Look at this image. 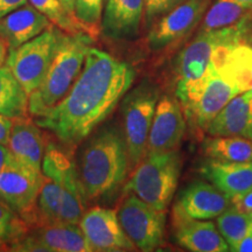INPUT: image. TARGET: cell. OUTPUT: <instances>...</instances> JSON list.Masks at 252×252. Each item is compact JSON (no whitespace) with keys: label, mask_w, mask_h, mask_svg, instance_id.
Returning <instances> with one entry per match:
<instances>
[{"label":"cell","mask_w":252,"mask_h":252,"mask_svg":"<svg viewBox=\"0 0 252 252\" xmlns=\"http://www.w3.org/2000/svg\"><path fill=\"white\" fill-rule=\"evenodd\" d=\"M12 126H13V119L0 115V144H8Z\"/></svg>","instance_id":"cell-32"},{"label":"cell","mask_w":252,"mask_h":252,"mask_svg":"<svg viewBox=\"0 0 252 252\" xmlns=\"http://www.w3.org/2000/svg\"><path fill=\"white\" fill-rule=\"evenodd\" d=\"M235 1H237L238 4L245 6V7L252 8V0H235Z\"/></svg>","instance_id":"cell-38"},{"label":"cell","mask_w":252,"mask_h":252,"mask_svg":"<svg viewBox=\"0 0 252 252\" xmlns=\"http://www.w3.org/2000/svg\"><path fill=\"white\" fill-rule=\"evenodd\" d=\"M209 4L210 0H187L162 15L149 32V48L160 52L187 36L202 20Z\"/></svg>","instance_id":"cell-11"},{"label":"cell","mask_w":252,"mask_h":252,"mask_svg":"<svg viewBox=\"0 0 252 252\" xmlns=\"http://www.w3.org/2000/svg\"><path fill=\"white\" fill-rule=\"evenodd\" d=\"M7 54H8L7 43L0 37V67H2V65L5 64L6 59H7Z\"/></svg>","instance_id":"cell-36"},{"label":"cell","mask_w":252,"mask_h":252,"mask_svg":"<svg viewBox=\"0 0 252 252\" xmlns=\"http://www.w3.org/2000/svg\"><path fill=\"white\" fill-rule=\"evenodd\" d=\"M25 4H27V0H0V18Z\"/></svg>","instance_id":"cell-35"},{"label":"cell","mask_w":252,"mask_h":252,"mask_svg":"<svg viewBox=\"0 0 252 252\" xmlns=\"http://www.w3.org/2000/svg\"><path fill=\"white\" fill-rule=\"evenodd\" d=\"M63 7L67 9V12L71 17H74V7H75V0H60ZM75 18V17H74Z\"/></svg>","instance_id":"cell-37"},{"label":"cell","mask_w":252,"mask_h":252,"mask_svg":"<svg viewBox=\"0 0 252 252\" xmlns=\"http://www.w3.org/2000/svg\"><path fill=\"white\" fill-rule=\"evenodd\" d=\"M12 251L46 252H91L93 248L87 241L80 225L69 222H54L37 225L31 235L14 242Z\"/></svg>","instance_id":"cell-12"},{"label":"cell","mask_w":252,"mask_h":252,"mask_svg":"<svg viewBox=\"0 0 252 252\" xmlns=\"http://www.w3.org/2000/svg\"><path fill=\"white\" fill-rule=\"evenodd\" d=\"M130 169L124 135L108 126L88 141L80 157V172L88 200L111 196L124 184Z\"/></svg>","instance_id":"cell-2"},{"label":"cell","mask_w":252,"mask_h":252,"mask_svg":"<svg viewBox=\"0 0 252 252\" xmlns=\"http://www.w3.org/2000/svg\"><path fill=\"white\" fill-rule=\"evenodd\" d=\"M41 172L59 186L61 195V220L78 224L87 212L88 196L78 167L55 144H48L43 154Z\"/></svg>","instance_id":"cell-8"},{"label":"cell","mask_w":252,"mask_h":252,"mask_svg":"<svg viewBox=\"0 0 252 252\" xmlns=\"http://www.w3.org/2000/svg\"><path fill=\"white\" fill-rule=\"evenodd\" d=\"M182 168L178 150L146 154L134 167L125 191L134 194L160 212H167L174 197Z\"/></svg>","instance_id":"cell-5"},{"label":"cell","mask_w":252,"mask_h":252,"mask_svg":"<svg viewBox=\"0 0 252 252\" xmlns=\"http://www.w3.org/2000/svg\"><path fill=\"white\" fill-rule=\"evenodd\" d=\"M26 232V220L19 219L18 214L0 200V249L11 247L14 242L23 238Z\"/></svg>","instance_id":"cell-30"},{"label":"cell","mask_w":252,"mask_h":252,"mask_svg":"<svg viewBox=\"0 0 252 252\" xmlns=\"http://www.w3.org/2000/svg\"><path fill=\"white\" fill-rule=\"evenodd\" d=\"M231 206L226 195L209 182L198 181L182 191L174 207V215L195 220L216 219Z\"/></svg>","instance_id":"cell-15"},{"label":"cell","mask_w":252,"mask_h":252,"mask_svg":"<svg viewBox=\"0 0 252 252\" xmlns=\"http://www.w3.org/2000/svg\"><path fill=\"white\" fill-rule=\"evenodd\" d=\"M159 97V88L146 80L128 90L123 97V135L127 149L130 169L134 168L146 156L149 134Z\"/></svg>","instance_id":"cell-6"},{"label":"cell","mask_w":252,"mask_h":252,"mask_svg":"<svg viewBox=\"0 0 252 252\" xmlns=\"http://www.w3.org/2000/svg\"><path fill=\"white\" fill-rule=\"evenodd\" d=\"M43 181L42 172L34 171L17 160L0 173V200L30 222Z\"/></svg>","instance_id":"cell-10"},{"label":"cell","mask_w":252,"mask_h":252,"mask_svg":"<svg viewBox=\"0 0 252 252\" xmlns=\"http://www.w3.org/2000/svg\"><path fill=\"white\" fill-rule=\"evenodd\" d=\"M249 215H250V217H251V219H252V213H250V214H249Z\"/></svg>","instance_id":"cell-39"},{"label":"cell","mask_w":252,"mask_h":252,"mask_svg":"<svg viewBox=\"0 0 252 252\" xmlns=\"http://www.w3.org/2000/svg\"><path fill=\"white\" fill-rule=\"evenodd\" d=\"M216 219L217 229L228 244L229 251H232L245 235L252 219L249 214L241 212L234 206L229 207Z\"/></svg>","instance_id":"cell-27"},{"label":"cell","mask_w":252,"mask_h":252,"mask_svg":"<svg viewBox=\"0 0 252 252\" xmlns=\"http://www.w3.org/2000/svg\"><path fill=\"white\" fill-rule=\"evenodd\" d=\"M61 220V195L59 186L52 179L45 176L39 197H37L35 209L30 222L37 225L49 224V223Z\"/></svg>","instance_id":"cell-26"},{"label":"cell","mask_w":252,"mask_h":252,"mask_svg":"<svg viewBox=\"0 0 252 252\" xmlns=\"http://www.w3.org/2000/svg\"><path fill=\"white\" fill-rule=\"evenodd\" d=\"M187 0H144L145 20L147 26L153 25L158 18L162 17L176 6L181 5Z\"/></svg>","instance_id":"cell-31"},{"label":"cell","mask_w":252,"mask_h":252,"mask_svg":"<svg viewBox=\"0 0 252 252\" xmlns=\"http://www.w3.org/2000/svg\"><path fill=\"white\" fill-rule=\"evenodd\" d=\"M213 137H242L252 140V91L234 97L208 125Z\"/></svg>","instance_id":"cell-19"},{"label":"cell","mask_w":252,"mask_h":252,"mask_svg":"<svg viewBox=\"0 0 252 252\" xmlns=\"http://www.w3.org/2000/svg\"><path fill=\"white\" fill-rule=\"evenodd\" d=\"M104 0H75L74 17L88 35L94 37L100 31Z\"/></svg>","instance_id":"cell-29"},{"label":"cell","mask_w":252,"mask_h":252,"mask_svg":"<svg viewBox=\"0 0 252 252\" xmlns=\"http://www.w3.org/2000/svg\"><path fill=\"white\" fill-rule=\"evenodd\" d=\"M208 159L226 162H252V140L242 137H210L202 144Z\"/></svg>","instance_id":"cell-23"},{"label":"cell","mask_w":252,"mask_h":252,"mask_svg":"<svg viewBox=\"0 0 252 252\" xmlns=\"http://www.w3.org/2000/svg\"><path fill=\"white\" fill-rule=\"evenodd\" d=\"M247 27L243 20L220 30L203 32L175 60V97L188 118L200 98L209 76L210 62L217 47L225 42H244Z\"/></svg>","instance_id":"cell-3"},{"label":"cell","mask_w":252,"mask_h":252,"mask_svg":"<svg viewBox=\"0 0 252 252\" xmlns=\"http://www.w3.org/2000/svg\"><path fill=\"white\" fill-rule=\"evenodd\" d=\"M187 123L176 97L163 96L157 104L151 126L146 154L178 150L184 139Z\"/></svg>","instance_id":"cell-14"},{"label":"cell","mask_w":252,"mask_h":252,"mask_svg":"<svg viewBox=\"0 0 252 252\" xmlns=\"http://www.w3.org/2000/svg\"><path fill=\"white\" fill-rule=\"evenodd\" d=\"M200 172L230 200L252 190V162H226L209 159L202 163Z\"/></svg>","instance_id":"cell-20"},{"label":"cell","mask_w":252,"mask_h":252,"mask_svg":"<svg viewBox=\"0 0 252 252\" xmlns=\"http://www.w3.org/2000/svg\"><path fill=\"white\" fill-rule=\"evenodd\" d=\"M175 241L191 252H225L229 247L217 226L207 220L174 215Z\"/></svg>","instance_id":"cell-17"},{"label":"cell","mask_w":252,"mask_h":252,"mask_svg":"<svg viewBox=\"0 0 252 252\" xmlns=\"http://www.w3.org/2000/svg\"><path fill=\"white\" fill-rule=\"evenodd\" d=\"M30 2L64 33L70 35L84 33L76 19L68 13L60 0H30Z\"/></svg>","instance_id":"cell-28"},{"label":"cell","mask_w":252,"mask_h":252,"mask_svg":"<svg viewBox=\"0 0 252 252\" xmlns=\"http://www.w3.org/2000/svg\"><path fill=\"white\" fill-rule=\"evenodd\" d=\"M251 9L238 4L235 0H217L207 11L198 33L220 30L236 25Z\"/></svg>","instance_id":"cell-25"},{"label":"cell","mask_w":252,"mask_h":252,"mask_svg":"<svg viewBox=\"0 0 252 252\" xmlns=\"http://www.w3.org/2000/svg\"><path fill=\"white\" fill-rule=\"evenodd\" d=\"M7 145L12 154L21 165L41 172L46 147L42 133L36 123L26 117L13 119Z\"/></svg>","instance_id":"cell-22"},{"label":"cell","mask_w":252,"mask_h":252,"mask_svg":"<svg viewBox=\"0 0 252 252\" xmlns=\"http://www.w3.org/2000/svg\"><path fill=\"white\" fill-rule=\"evenodd\" d=\"M65 35L55 25H50L34 39L18 48L8 49L5 64L18 78L28 96L42 83Z\"/></svg>","instance_id":"cell-7"},{"label":"cell","mask_w":252,"mask_h":252,"mask_svg":"<svg viewBox=\"0 0 252 252\" xmlns=\"http://www.w3.org/2000/svg\"><path fill=\"white\" fill-rule=\"evenodd\" d=\"M117 215L123 230L138 250L154 251L165 242L166 212L151 207L134 194L125 198Z\"/></svg>","instance_id":"cell-9"},{"label":"cell","mask_w":252,"mask_h":252,"mask_svg":"<svg viewBox=\"0 0 252 252\" xmlns=\"http://www.w3.org/2000/svg\"><path fill=\"white\" fill-rule=\"evenodd\" d=\"M239 94L237 88L217 74L210 64L206 87L187 119L194 127L206 131L220 110Z\"/></svg>","instance_id":"cell-16"},{"label":"cell","mask_w":252,"mask_h":252,"mask_svg":"<svg viewBox=\"0 0 252 252\" xmlns=\"http://www.w3.org/2000/svg\"><path fill=\"white\" fill-rule=\"evenodd\" d=\"M93 37L86 33L67 34L42 83L28 96V113L34 118L64 98L80 76Z\"/></svg>","instance_id":"cell-4"},{"label":"cell","mask_w":252,"mask_h":252,"mask_svg":"<svg viewBox=\"0 0 252 252\" xmlns=\"http://www.w3.org/2000/svg\"><path fill=\"white\" fill-rule=\"evenodd\" d=\"M251 91H252V87H251Z\"/></svg>","instance_id":"cell-40"},{"label":"cell","mask_w":252,"mask_h":252,"mask_svg":"<svg viewBox=\"0 0 252 252\" xmlns=\"http://www.w3.org/2000/svg\"><path fill=\"white\" fill-rule=\"evenodd\" d=\"M28 94L7 65L0 67V115L11 119L26 117Z\"/></svg>","instance_id":"cell-24"},{"label":"cell","mask_w":252,"mask_h":252,"mask_svg":"<svg viewBox=\"0 0 252 252\" xmlns=\"http://www.w3.org/2000/svg\"><path fill=\"white\" fill-rule=\"evenodd\" d=\"M78 225L93 251H133L137 249L123 230L117 213L112 209L91 208L84 213Z\"/></svg>","instance_id":"cell-13"},{"label":"cell","mask_w":252,"mask_h":252,"mask_svg":"<svg viewBox=\"0 0 252 252\" xmlns=\"http://www.w3.org/2000/svg\"><path fill=\"white\" fill-rule=\"evenodd\" d=\"M144 12V0H108L100 31L111 40L134 37L140 26Z\"/></svg>","instance_id":"cell-21"},{"label":"cell","mask_w":252,"mask_h":252,"mask_svg":"<svg viewBox=\"0 0 252 252\" xmlns=\"http://www.w3.org/2000/svg\"><path fill=\"white\" fill-rule=\"evenodd\" d=\"M15 161H17V159L12 154L9 147L6 146V145L0 144V173Z\"/></svg>","instance_id":"cell-33"},{"label":"cell","mask_w":252,"mask_h":252,"mask_svg":"<svg viewBox=\"0 0 252 252\" xmlns=\"http://www.w3.org/2000/svg\"><path fill=\"white\" fill-rule=\"evenodd\" d=\"M50 20L31 4H25L0 18V37L8 49H15L42 33Z\"/></svg>","instance_id":"cell-18"},{"label":"cell","mask_w":252,"mask_h":252,"mask_svg":"<svg viewBox=\"0 0 252 252\" xmlns=\"http://www.w3.org/2000/svg\"><path fill=\"white\" fill-rule=\"evenodd\" d=\"M135 71L103 50L90 47L83 69L61 102L35 118L64 145H75L111 115L131 89Z\"/></svg>","instance_id":"cell-1"},{"label":"cell","mask_w":252,"mask_h":252,"mask_svg":"<svg viewBox=\"0 0 252 252\" xmlns=\"http://www.w3.org/2000/svg\"><path fill=\"white\" fill-rule=\"evenodd\" d=\"M235 252H252V223L249 226V229L245 232V235L242 237L238 244L234 248Z\"/></svg>","instance_id":"cell-34"}]
</instances>
